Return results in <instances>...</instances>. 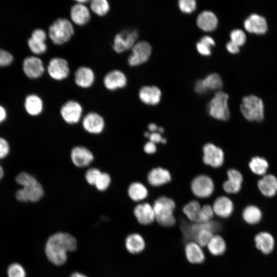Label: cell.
<instances>
[{
  "mask_svg": "<svg viewBox=\"0 0 277 277\" xmlns=\"http://www.w3.org/2000/svg\"><path fill=\"white\" fill-rule=\"evenodd\" d=\"M226 47L227 51L230 53L236 54L240 52V47L230 41L227 42Z\"/></svg>",
  "mask_w": 277,
  "mask_h": 277,
  "instance_id": "cell-53",
  "label": "cell"
},
{
  "mask_svg": "<svg viewBox=\"0 0 277 277\" xmlns=\"http://www.w3.org/2000/svg\"><path fill=\"white\" fill-rule=\"evenodd\" d=\"M196 48L198 52L203 55H209L211 53V48L202 44L200 41L196 44Z\"/></svg>",
  "mask_w": 277,
  "mask_h": 277,
  "instance_id": "cell-50",
  "label": "cell"
},
{
  "mask_svg": "<svg viewBox=\"0 0 277 277\" xmlns=\"http://www.w3.org/2000/svg\"><path fill=\"white\" fill-rule=\"evenodd\" d=\"M13 57L8 51L0 49V67L9 65L13 61Z\"/></svg>",
  "mask_w": 277,
  "mask_h": 277,
  "instance_id": "cell-46",
  "label": "cell"
},
{
  "mask_svg": "<svg viewBox=\"0 0 277 277\" xmlns=\"http://www.w3.org/2000/svg\"><path fill=\"white\" fill-rule=\"evenodd\" d=\"M242 218L247 225L254 226L259 224L263 219V212L256 205H249L243 210Z\"/></svg>",
  "mask_w": 277,
  "mask_h": 277,
  "instance_id": "cell-29",
  "label": "cell"
},
{
  "mask_svg": "<svg viewBox=\"0 0 277 277\" xmlns=\"http://www.w3.org/2000/svg\"><path fill=\"white\" fill-rule=\"evenodd\" d=\"M148 138L150 141L155 144L160 143L165 144L167 142L166 139L162 137L161 134L158 132L150 133Z\"/></svg>",
  "mask_w": 277,
  "mask_h": 277,
  "instance_id": "cell-49",
  "label": "cell"
},
{
  "mask_svg": "<svg viewBox=\"0 0 277 277\" xmlns=\"http://www.w3.org/2000/svg\"><path fill=\"white\" fill-rule=\"evenodd\" d=\"M240 111L246 120L250 122H261L264 118V105L262 100L250 94L243 97Z\"/></svg>",
  "mask_w": 277,
  "mask_h": 277,
  "instance_id": "cell-6",
  "label": "cell"
},
{
  "mask_svg": "<svg viewBox=\"0 0 277 277\" xmlns=\"http://www.w3.org/2000/svg\"><path fill=\"white\" fill-rule=\"evenodd\" d=\"M102 172L96 168H91L85 173V179L91 185H95Z\"/></svg>",
  "mask_w": 277,
  "mask_h": 277,
  "instance_id": "cell-44",
  "label": "cell"
},
{
  "mask_svg": "<svg viewBox=\"0 0 277 277\" xmlns=\"http://www.w3.org/2000/svg\"><path fill=\"white\" fill-rule=\"evenodd\" d=\"M200 42L210 48L214 46L215 44L214 40L211 36L208 35L202 37Z\"/></svg>",
  "mask_w": 277,
  "mask_h": 277,
  "instance_id": "cell-54",
  "label": "cell"
},
{
  "mask_svg": "<svg viewBox=\"0 0 277 277\" xmlns=\"http://www.w3.org/2000/svg\"><path fill=\"white\" fill-rule=\"evenodd\" d=\"M47 34L54 45H63L69 42L74 34L73 23L66 18H58L50 25Z\"/></svg>",
  "mask_w": 277,
  "mask_h": 277,
  "instance_id": "cell-5",
  "label": "cell"
},
{
  "mask_svg": "<svg viewBox=\"0 0 277 277\" xmlns=\"http://www.w3.org/2000/svg\"><path fill=\"white\" fill-rule=\"evenodd\" d=\"M162 92L156 86H143L138 92L141 101L145 104L155 105L157 104L161 98Z\"/></svg>",
  "mask_w": 277,
  "mask_h": 277,
  "instance_id": "cell-28",
  "label": "cell"
},
{
  "mask_svg": "<svg viewBox=\"0 0 277 277\" xmlns=\"http://www.w3.org/2000/svg\"><path fill=\"white\" fill-rule=\"evenodd\" d=\"M28 47L30 51L36 55H41L45 53L48 47L46 42L37 41L30 37L27 41Z\"/></svg>",
  "mask_w": 277,
  "mask_h": 277,
  "instance_id": "cell-39",
  "label": "cell"
},
{
  "mask_svg": "<svg viewBox=\"0 0 277 277\" xmlns=\"http://www.w3.org/2000/svg\"><path fill=\"white\" fill-rule=\"evenodd\" d=\"M159 127L154 123H150L148 126V130L150 132H157Z\"/></svg>",
  "mask_w": 277,
  "mask_h": 277,
  "instance_id": "cell-56",
  "label": "cell"
},
{
  "mask_svg": "<svg viewBox=\"0 0 277 277\" xmlns=\"http://www.w3.org/2000/svg\"><path fill=\"white\" fill-rule=\"evenodd\" d=\"M15 181L22 187L15 192V197L18 201L35 203L43 198V187L32 175L21 172L16 175Z\"/></svg>",
  "mask_w": 277,
  "mask_h": 277,
  "instance_id": "cell-3",
  "label": "cell"
},
{
  "mask_svg": "<svg viewBox=\"0 0 277 277\" xmlns=\"http://www.w3.org/2000/svg\"><path fill=\"white\" fill-rule=\"evenodd\" d=\"M24 107L29 115L36 116L43 111L44 103L39 96L35 94H31L26 97Z\"/></svg>",
  "mask_w": 277,
  "mask_h": 277,
  "instance_id": "cell-32",
  "label": "cell"
},
{
  "mask_svg": "<svg viewBox=\"0 0 277 277\" xmlns=\"http://www.w3.org/2000/svg\"><path fill=\"white\" fill-rule=\"evenodd\" d=\"M71 159L73 164L79 168L89 165L94 160L90 150L83 146H76L71 151Z\"/></svg>",
  "mask_w": 277,
  "mask_h": 277,
  "instance_id": "cell-22",
  "label": "cell"
},
{
  "mask_svg": "<svg viewBox=\"0 0 277 277\" xmlns=\"http://www.w3.org/2000/svg\"><path fill=\"white\" fill-rule=\"evenodd\" d=\"M133 213L137 222L142 225H149L155 221L153 206L148 203L137 204L134 208Z\"/></svg>",
  "mask_w": 277,
  "mask_h": 277,
  "instance_id": "cell-23",
  "label": "cell"
},
{
  "mask_svg": "<svg viewBox=\"0 0 277 277\" xmlns=\"http://www.w3.org/2000/svg\"><path fill=\"white\" fill-rule=\"evenodd\" d=\"M212 206L205 205L201 207L197 223H206L212 221L214 216Z\"/></svg>",
  "mask_w": 277,
  "mask_h": 277,
  "instance_id": "cell-40",
  "label": "cell"
},
{
  "mask_svg": "<svg viewBox=\"0 0 277 277\" xmlns=\"http://www.w3.org/2000/svg\"><path fill=\"white\" fill-rule=\"evenodd\" d=\"M171 180L170 172L163 168L152 169L147 175L148 183L153 187H159L167 184Z\"/></svg>",
  "mask_w": 277,
  "mask_h": 277,
  "instance_id": "cell-27",
  "label": "cell"
},
{
  "mask_svg": "<svg viewBox=\"0 0 277 277\" xmlns=\"http://www.w3.org/2000/svg\"><path fill=\"white\" fill-rule=\"evenodd\" d=\"M95 75L93 70L87 66H80L75 71L74 81L78 87L87 89L91 87L94 84Z\"/></svg>",
  "mask_w": 277,
  "mask_h": 277,
  "instance_id": "cell-19",
  "label": "cell"
},
{
  "mask_svg": "<svg viewBox=\"0 0 277 277\" xmlns=\"http://www.w3.org/2000/svg\"><path fill=\"white\" fill-rule=\"evenodd\" d=\"M204 163L213 168H219L224 162L223 150L212 143H207L203 147Z\"/></svg>",
  "mask_w": 277,
  "mask_h": 277,
  "instance_id": "cell-13",
  "label": "cell"
},
{
  "mask_svg": "<svg viewBox=\"0 0 277 277\" xmlns=\"http://www.w3.org/2000/svg\"><path fill=\"white\" fill-rule=\"evenodd\" d=\"M180 10L185 13H191L196 8V1L194 0H180L178 2Z\"/></svg>",
  "mask_w": 277,
  "mask_h": 277,
  "instance_id": "cell-45",
  "label": "cell"
},
{
  "mask_svg": "<svg viewBox=\"0 0 277 277\" xmlns=\"http://www.w3.org/2000/svg\"><path fill=\"white\" fill-rule=\"evenodd\" d=\"M194 90L197 93L200 94H204L208 90L204 83L203 80H199L196 82Z\"/></svg>",
  "mask_w": 277,
  "mask_h": 277,
  "instance_id": "cell-51",
  "label": "cell"
},
{
  "mask_svg": "<svg viewBox=\"0 0 277 277\" xmlns=\"http://www.w3.org/2000/svg\"><path fill=\"white\" fill-rule=\"evenodd\" d=\"M251 171L259 175H264L269 167V164L264 157L256 156L253 157L249 163Z\"/></svg>",
  "mask_w": 277,
  "mask_h": 277,
  "instance_id": "cell-35",
  "label": "cell"
},
{
  "mask_svg": "<svg viewBox=\"0 0 277 277\" xmlns=\"http://www.w3.org/2000/svg\"><path fill=\"white\" fill-rule=\"evenodd\" d=\"M126 250L133 254L141 253L146 247V242L143 236L138 233L129 234L125 239Z\"/></svg>",
  "mask_w": 277,
  "mask_h": 277,
  "instance_id": "cell-30",
  "label": "cell"
},
{
  "mask_svg": "<svg viewBox=\"0 0 277 277\" xmlns=\"http://www.w3.org/2000/svg\"><path fill=\"white\" fill-rule=\"evenodd\" d=\"M149 135H150V132H145L144 133L145 136L148 138L149 137Z\"/></svg>",
  "mask_w": 277,
  "mask_h": 277,
  "instance_id": "cell-60",
  "label": "cell"
},
{
  "mask_svg": "<svg viewBox=\"0 0 277 277\" xmlns=\"http://www.w3.org/2000/svg\"><path fill=\"white\" fill-rule=\"evenodd\" d=\"M89 9L95 15L104 16L109 12L110 5L107 0H92L90 2Z\"/></svg>",
  "mask_w": 277,
  "mask_h": 277,
  "instance_id": "cell-37",
  "label": "cell"
},
{
  "mask_svg": "<svg viewBox=\"0 0 277 277\" xmlns=\"http://www.w3.org/2000/svg\"><path fill=\"white\" fill-rule=\"evenodd\" d=\"M4 175V171L3 167H2V166L0 164V181H1L2 178L3 177Z\"/></svg>",
  "mask_w": 277,
  "mask_h": 277,
  "instance_id": "cell-58",
  "label": "cell"
},
{
  "mask_svg": "<svg viewBox=\"0 0 277 277\" xmlns=\"http://www.w3.org/2000/svg\"><path fill=\"white\" fill-rule=\"evenodd\" d=\"M8 277H26V272L24 267L19 263L11 264L7 269Z\"/></svg>",
  "mask_w": 277,
  "mask_h": 277,
  "instance_id": "cell-42",
  "label": "cell"
},
{
  "mask_svg": "<svg viewBox=\"0 0 277 277\" xmlns=\"http://www.w3.org/2000/svg\"><path fill=\"white\" fill-rule=\"evenodd\" d=\"M157 132H159L160 133L162 134V133H164V129L162 127H159Z\"/></svg>",
  "mask_w": 277,
  "mask_h": 277,
  "instance_id": "cell-59",
  "label": "cell"
},
{
  "mask_svg": "<svg viewBox=\"0 0 277 277\" xmlns=\"http://www.w3.org/2000/svg\"><path fill=\"white\" fill-rule=\"evenodd\" d=\"M201 207L199 202L192 200L183 207V212L191 222L197 223Z\"/></svg>",
  "mask_w": 277,
  "mask_h": 277,
  "instance_id": "cell-36",
  "label": "cell"
},
{
  "mask_svg": "<svg viewBox=\"0 0 277 277\" xmlns=\"http://www.w3.org/2000/svg\"><path fill=\"white\" fill-rule=\"evenodd\" d=\"M207 246L209 252L214 256L223 255L227 250L226 242L224 238L219 234H214Z\"/></svg>",
  "mask_w": 277,
  "mask_h": 277,
  "instance_id": "cell-33",
  "label": "cell"
},
{
  "mask_svg": "<svg viewBox=\"0 0 277 277\" xmlns=\"http://www.w3.org/2000/svg\"><path fill=\"white\" fill-rule=\"evenodd\" d=\"M83 107L81 104L74 100L66 102L61 107L60 114L68 124H73L78 123L81 118Z\"/></svg>",
  "mask_w": 277,
  "mask_h": 277,
  "instance_id": "cell-14",
  "label": "cell"
},
{
  "mask_svg": "<svg viewBox=\"0 0 277 277\" xmlns=\"http://www.w3.org/2000/svg\"><path fill=\"white\" fill-rule=\"evenodd\" d=\"M253 243L256 250L265 255L271 254L276 246L274 236L267 230H262L256 233L253 237Z\"/></svg>",
  "mask_w": 277,
  "mask_h": 277,
  "instance_id": "cell-11",
  "label": "cell"
},
{
  "mask_svg": "<svg viewBox=\"0 0 277 277\" xmlns=\"http://www.w3.org/2000/svg\"><path fill=\"white\" fill-rule=\"evenodd\" d=\"M131 49V53L127 61L130 66H138L146 62L151 53L150 45L144 41L136 42Z\"/></svg>",
  "mask_w": 277,
  "mask_h": 277,
  "instance_id": "cell-12",
  "label": "cell"
},
{
  "mask_svg": "<svg viewBox=\"0 0 277 277\" xmlns=\"http://www.w3.org/2000/svg\"><path fill=\"white\" fill-rule=\"evenodd\" d=\"M191 190L192 193L199 198H208L214 192V184L209 176L203 174H200L192 180Z\"/></svg>",
  "mask_w": 277,
  "mask_h": 277,
  "instance_id": "cell-8",
  "label": "cell"
},
{
  "mask_svg": "<svg viewBox=\"0 0 277 277\" xmlns=\"http://www.w3.org/2000/svg\"><path fill=\"white\" fill-rule=\"evenodd\" d=\"M10 151L9 143L5 138L0 137V159L6 157Z\"/></svg>",
  "mask_w": 277,
  "mask_h": 277,
  "instance_id": "cell-48",
  "label": "cell"
},
{
  "mask_svg": "<svg viewBox=\"0 0 277 277\" xmlns=\"http://www.w3.org/2000/svg\"><path fill=\"white\" fill-rule=\"evenodd\" d=\"M230 41L239 47L243 46L246 42V35L241 29H234L230 33Z\"/></svg>",
  "mask_w": 277,
  "mask_h": 277,
  "instance_id": "cell-41",
  "label": "cell"
},
{
  "mask_svg": "<svg viewBox=\"0 0 277 277\" xmlns=\"http://www.w3.org/2000/svg\"><path fill=\"white\" fill-rule=\"evenodd\" d=\"M157 148L155 143L149 141L144 146V150L147 154H153L156 151Z\"/></svg>",
  "mask_w": 277,
  "mask_h": 277,
  "instance_id": "cell-52",
  "label": "cell"
},
{
  "mask_svg": "<svg viewBox=\"0 0 277 277\" xmlns=\"http://www.w3.org/2000/svg\"><path fill=\"white\" fill-rule=\"evenodd\" d=\"M7 117V112L5 109L0 105V124L3 122Z\"/></svg>",
  "mask_w": 277,
  "mask_h": 277,
  "instance_id": "cell-55",
  "label": "cell"
},
{
  "mask_svg": "<svg viewBox=\"0 0 277 277\" xmlns=\"http://www.w3.org/2000/svg\"><path fill=\"white\" fill-rule=\"evenodd\" d=\"M155 221L161 226L170 227L176 223L174 215L175 203L170 197L162 196L155 200L153 204Z\"/></svg>",
  "mask_w": 277,
  "mask_h": 277,
  "instance_id": "cell-4",
  "label": "cell"
},
{
  "mask_svg": "<svg viewBox=\"0 0 277 277\" xmlns=\"http://www.w3.org/2000/svg\"><path fill=\"white\" fill-rule=\"evenodd\" d=\"M48 37V34L44 30L37 28L32 31L30 37L37 41L46 42Z\"/></svg>",
  "mask_w": 277,
  "mask_h": 277,
  "instance_id": "cell-47",
  "label": "cell"
},
{
  "mask_svg": "<svg viewBox=\"0 0 277 277\" xmlns=\"http://www.w3.org/2000/svg\"><path fill=\"white\" fill-rule=\"evenodd\" d=\"M221 224L216 221L206 223H189L182 220L180 229L185 242L194 241L201 246L207 245L212 237L222 229Z\"/></svg>",
  "mask_w": 277,
  "mask_h": 277,
  "instance_id": "cell-2",
  "label": "cell"
},
{
  "mask_svg": "<svg viewBox=\"0 0 277 277\" xmlns=\"http://www.w3.org/2000/svg\"><path fill=\"white\" fill-rule=\"evenodd\" d=\"M244 27L249 33L257 35L265 34L268 29L266 18L256 13L250 14L245 19Z\"/></svg>",
  "mask_w": 277,
  "mask_h": 277,
  "instance_id": "cell-16",
  "label": "cell"
},
{
  "mask_svg": "<svg viewBox=\"0 0 277 277\" xmlns=\"http://www.w3.org/2000/svg\"><path fill=\"white\" fill-rule=\"evenodd\" d=\"M185 254L187 261L194 264L203 263L205 260V253L202 247L194 241L186 243Z\"/></svg>",
  "mask_w": 277,
  "mask_h": 277,
  "instance_id": "cell-25",
  "label": "cell"
},
{
  "mask_svg": "<svg viewBox=\"0 0 277 277\" xmlns=\"http://www.w3.org/2000/svg\"><path fill=\"white\" fill-rule=\"evenodd\" d=\"M128 194L132 201L139 202L147 198L148 191L143 184L136 182L129 185L128 189Z\"/></svg>",
  "mask_w": 277,
  "mask_h": 277,
  "instance_id": "cell-34",
  "label": "cell"
},
{
  "mask_svg": "<svg viewBox=\"0 0 277 277\" xmlns=\"http://www.w3.org/2000/svg\"><path fill=\"white\" fill-rule=\"evenodd\" d=\"M138 37L137 30H126L117 33L114 36L112 44L113 50L118 53L131 49L136 43Z\"/></svg>",
  "mask_w": 277,
  "mask_h": 277,
  "instance_id": "cell-9",
  "label": "cell"
},
{
  "mask_svg": "<svg viewBox=\"0 0 277 277\" xmlns=\"http://www.w3.org/2000/svg\"><path fill=\"white\" fill-rule=\"evenodd\" d=\"M228 98L226 93L222 91H217L207 105L208 114L218 120H228L230 115L228 105Z\"/></svg>",
  "mask_w": 277,
  "mask_h": 277,
  "instance_id": "cell-7",
  "label": "cell"
},
{
  "mask_svg": "<svg viewBox=\"0 0 277 277\" xmlns=\"http://www.w3.org/2000/svg\"><path fill=\"white\" fill-rule=\"evenodd\" d=\"M196 24L199 28L206 31L214 30L218 24V19L212 11L205 10L201 12L196 18Z\"/></svg>",
  "mask_w": 277,
  "mask_h": 277,
  "instance_id": "cell-31",
  "label": "cell"
},
{
  "mask_svg": "<svg viewBox=\"0 0 277 277\" xmlns=\"http://www.w3.org/2000/svg\"><path fill=\"white\" fill-rule=\"evenodd\" d=\"M257 186L264 196L273 197L277 193V178L273 174H266L258 181Z\"/></svg>",
  "mask_w": 277,
  "mask_h": 277,
  "instance_id": "cell-26",
  "label": "cell"
},
{
  "mask_svg": "<svg viewBox=\"0 0 277 277\" xmlns=\"http://www.w3.org/2000/svg\"><path fill=\"white\" fill-rule=\"evenodd\" d=\"M214 214L222 219H227L232 214L234 207L232 201L226 196H220L212 206Z\"/></svg>",
  "mask_w": 277,
  "mask_h": 277,
  "instance_id": "cell-21",
  "label": "cell"
},
{
  "mask_svg": "<svg viewBox=\"0 0 277 277\" xmlns=\"http://www.w3.org/2000/svg\"><path fill=\"white\" fill-rule=\"evenodd\" d=\"M110 183L111 177L109 174L106 172H102L94 186L97 190L103 191L108 188Z\"/></svg>",
  "mask_w": 277,
  "mask_h": 277,
  "instance_id": "cell-43",
  "label": "cell"
},
{
  "mask_svg": "<svg viewBox=\"0 0 277 277\" xmlns=\"http://www.w3.org/2000/svg\"><path fill=\"white\" fill-rule=\"evenodd\" d=\"M70 21L73 24L84 26L88 23L91 18V11L85 4L76 3L70 10Z\"/></svg>",
  "mask_w": 277,
  "mask_h": 277,
  "instance_id": "cell-18",
  "label": "cell"
},
{
  "mask_svg": "<svg viewBox=\"0 0 277 277\" xmlns=\"http://www.w3.org/2000/svg\"><path fill=\"white\" fill-rule=\"evenodd\" d=\"M228 179L223 184V189L227 193L235 194L239 192L242 187L243 176L238 170L229 169L227 172Z\"/></svg>",
  "mask_w": 277,
  "mask_h": 277,
  "instance_id": "cell-24",
  "label": "cell"
},
{
  "mask_svg": "<svg viewBox=\"0 0 277 277\" xmlns=\"http://www.w3.org/2000/svg\"><path fill=\"white\" fill-rule=\"evenodd\" d=\"M70 277H88L85 274L82 273L81 272H74L73 273Z\"/></svg>",
  "mask_w": 277,
  "mask_h": 277,
  "instance_id": "cell-57",
  "label": "cell"
},
{
  "mask_svg": "<svg viewBox=\"0 0 277 277\" xmlns=\"http://www.w3.org/2000/svg\"><path fill=\"white\" fill-rule=\"evenodd\" d=\"M103 82L106 89L114 91L124 88L127 85V79L124 72L120 70L114 69L105 75Z\"/></svg>",
  "mask_w": 277,
  "mask_h": 277,
  "instance_id": "cell-17",
  "label": "cell"
},
{
  "mask_svg": "<svg viewBox=\"0 0 277 277\" xmlns=\"http://www.w3.org/2000/svg\"><path fill=\"white\" fill-rule=\"evenodd\" d=\"M203 81L208 90L221 89L223 85L221 76L215 73L208 75Z\"/></svg>",
  "mask_w": 277,
  "mask_h": 277,
  "instance_id": "cell-38",
  "label": "cell"
},
{
  "mask_svg": "<svg viewBox=\"0 0 277 277\" xmlns=\"http://www.w3.org/2000/svg\"><path fill=\"white\" fill-rule=\"evenodd\" d=\"M77 247L76 239L71 234L58 232L50 235L45 247V254L48 260L56 266L62 265L67 260L68 252Z\"/></svg>",
  "mask_w": 277,
  "mask_h": 277,
  "instance_id": "cell-1",
  "label": "cell"
},
{
  "mask_svg": "<svg viewBox=\"0 0 277 277\" xmlns=\"http://www.w3.org/2000/svg\"><path fill=\"white\" fill-rule=\"evenodd\" d=\"M82 125L86 131L92 134H99L104 130L105 121L98 113L91 112L84 116Z\"/></svg>",
  "mask_w": 277,
  "mask_h": 277,
  "instance_id": "cell-20",
  "label": "cell"
},
{
  "mask_svg": "<svg viewBox=\"0 0 277 277\" xmlns=\"http://www.w3.org/2000/svg\"><path fill=\"white\" fill-rule=\"evenodd\" d=\"M23 70L28 77L36 79L44 74L45 68L40 58L36 56H29L23 61Z\"/></svg>",
  "mask_w": 277,
  "mask_h": 277,
  "instance_id": "cell-15",
  "label": "cell"
},
{
  "mask_svg": "<svg viewBox=\"0 0 277 277\" xmlns=\"http://www.w3.org/2000/svg\"><path fill=\"white\" fill-rule=\"evenodd\" d=\"M47 70L49 76L57 81L67 78L70 71L68 61L61 57L51 58L48 62Z\"/></svg>",
  "mask_w": 277,
  "mask_h": 277,
  "instance_id": "cell-10",
  "label": "cell"
}]
</instances>
